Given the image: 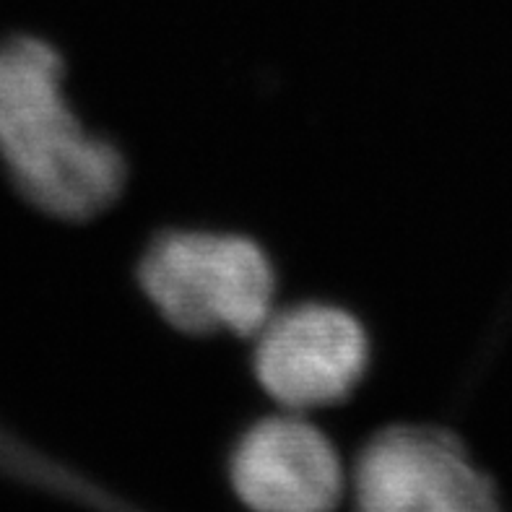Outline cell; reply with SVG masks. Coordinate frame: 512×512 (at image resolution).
<instances>
[{
	"instance_id": "cell-1",
	"label": "cell",
	"mask_w": 512,
	"mask_h": 512,
	"mask_svg": "<svg viewBox=\"0 0 512 512\" xmlns=\"http://www.w3.org/2000/svg\"><path fill=\"white\" fill-rule=\"evenodd\" d=\"M0 162L39 211L58 219H91L123 190V156L78 120L60 55L37 37L0 42Z\"/></svg>"
},
{
	"instance_id": "cell-2",
	"label": "cell",
	"mask_w": 512,
	"mask_h": 512,
	"mask_svg": "<svg viewBox=\"0 0 512 512\" xmlns=\"http://www.w3.org/2000/svg\"><path fill=\"white\" fill-rule=\"evenodd\" d=\"M141 286L172 328L255 338L276 302V273L245 234L167 232L146 250Z\"/></svg>"
},
{
	"instance_id": "cell-3",
	"label": "cell",
	"mask_w": 512,
	"mask_h": 512,
	"mask_svg": "<svg viewBox=\"0 0 512 512\" xmlns=\"http://www.w3.org/2000/svg\"><path fill=\"white\" fill-rule=\"evenodd\" d=\"M354 512H505L487 471L455 435L424 424L377 432L351 471Z\"/></svg>"
},
{
	"instance_id": "cell-4",
	"label": "cell",
	"mask_w": 512,
	"mask_h": 512,
	"mask_svg": "<svg viewBox=\"0 0 512 512\" xmlns=\"http://www.w3.org/2000/svg\"><path fill=\"white\" fill-rule=\"evenodd\" d=\"M370 364L364 325L341 307L307 302L273 312L255 333L253 370L284 411L328 409L357 388Z\"/></svg>"
},
{
	"instance_id": "cell-5",
	"label": "cell",
	"mask_w": 512,
	"mask_h": 512,
	"mask_svg": "<svg viewBox=\"0 0 512 512\" xmlns=\"http://www.w3.org/2000/svg\"><path fill=\"white\" fill-rule=\"evenodd\" d=\"M229 481L250 512H336L349 489L331 437L305 414L284 409L240 437Z\"/></svg>"
}]
</instances>
